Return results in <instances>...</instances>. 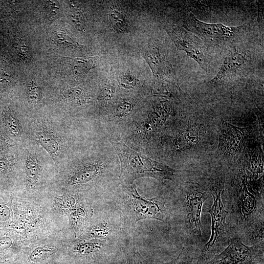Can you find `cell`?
I'll list each match as a JSON object with an SVG mask.
<instances>
[{"label": "cell", "mask_w": 264, "mask_h": 264, "mask_svg": "<svg viewBox=\"0 0 264 264\" xmlns=\"http://www.w3.org/2000/svg\"><path fill=\"white\" fill-rule=\"evenodd\" d=\"M209 191L213 198L211 207L207 211L211 217V234L200 254L193 259L196 264H206L224 249L232 238L226 221L228 212L224 195V176L218 177L210 187Z\"/></svg>", "instance_id": "1"}, {"label": "cell", "mask_w": 264, "mask_h": 264, "mask_svg": "<svg viewBox=\"0 0 264 264\" xmlns=\"http://www.w3.org/2000/svg\"><path fill=\"white\" fill-rule=\"evenodd\" d=\"M120 158L121 171L120 178L125 185L142 177H151L160 182L174 181L175 170L132 150L121 142L112 141Z\"/></svg>", "instance_id": "2"}, {"label": "cell", "mask_w": 264, "mask_h": 264, "mask_svg": "<svg viewBox=\"0 0 264 264\" xmlns=\"http://www.w3.org/2000/svg\"><path fill=\"white\" fill-rule=\"evenodd\" d=\"M233 182L229 208L240 233L252 221L264 215V199L250 186L244 170L240 171Z\"/></svg>", "instance_id": "3"}, {"label": "cell", "mask_w": 264, "mask_h": 264, "mask_svg": "<svg viewBox=\"0 0 264 264\" xmlns=\"http://www.w3.org/2000/svg\"><path fill=\"white\" fill-rule=\"evenodd\" d=\"M125 186L127 196L124 200L116 202V209L124 222L132 225L143 219L166 221L169 212L160 196L146 198L139 195L132 184Z\"/></svg>", "instance_id": "4"}, {"label": "cell", "mask_w": 264, "mask_h": 264, "mask_svg": "<svg viewBox=\"0 0 264 264\" xmlns=\"http://www.w3.org/2000/svg\"><path fill=\"white\" fill-rule=\"evenodd\" d=\"M210 192L202 185L186 181L181 187L177 206L186 232L198 241L202 240L201 214Z\"/></svg>", "instance_id": "5"}, {"label": "cell", "mask_w": 264, "mask_h": 264, "mask_svg": "<svg viewBox=\"0 0 264 264\" xmlns=\"http://www.w3.org/2000/svg\"><path fill=\"white\" fill-rule=\"evenodd\" d=\"M184 28L199 38L204 46L209 47H220L232 43L242 31L243 26H228L221 23H206L190 14L185 20Z\"/></svg>", "instance_id": "6"}, {"label": "cell", "mask_w": 264, "mask_h": 264, "mask_svg": "<svg viewBox=\"0 0 264 264\" xmlns=\"http://www.w3.org/2000/svg\"><path fill=\"white\" fill-rule=\"evenodd\" d=\"M261 260H264V249L246 245L238 235L206 264H252Z\"/></svg>", "instance_id": "7"}, {"label": "cell", "mask_w": 264, "mask_h": 264, "mask_svg": "<svg viewBox=\"0 0 264 264\" xmlns=\"http://www.w3.org/2000/svg\"><path fill=\"white\" fill-rule=\"evenodd\" d=\"M166 30L177 49L185 52L202 69L206 70L204 45L202 41L184 27L174 26Z\"/></svg>", "instance_id": "8"}, {"label": "cell", "mask_w": 264, "mask_h": 264, "mask_svg": "<svg viewBox=\"0 0 264 264\" xmlns=\"http://www.w3.org/2000/svg\"><path fill=\"white\" fill-rule=\"evenodd\" d=\"M247 129L221 121L218 151L224 154L235 156L242 149L247 135Z\"/></svg>", "instance_id": "9"}, {"label": "cell", "mask_w": 264, "mask_h": 264, "mask_svg": "<svg viewBox=\"0 0 264 264\" xmlns=\"http://www.w3.org/2000/svg\"><path fill=\"white\" fill-rule=\"evenodd\" d=\"M121 217L115 218L110 215H104L93 224L90 225L84 233L87 239L104 240L113 242L117 240L121 231Z\"/></svg>", "instance_id": "10"}, {"label": "cell", "mask_w": 264, "mask_h": 264, "mask_svg": "<svg viewBox=\"0 0 264 264\" xmlns=\"http://www.w3.org/2000/svg\"><path fill=\"white\" fill-rule=\"evenodd\" d=\"M247 61L245 56L237 52L236 47H234L224 58L219 71L210 83L219 84L225 81L241 71Z\"/></svg>", "instance_id": "11"}, {"label": "cell", "mask_w": 264, "mask_h": 264, "mask_svg": "<svg viewBox=\"0 0 264 264\" xmlns=\"http://www.w3.org/2000/svg\"><path fill=\"white\" fill-rule=\"evenodd\" d=\"M112 242L101 239L81 241L76 243L74 252L84 256H95L104 260L109 256L111 250Z\"/></svg>", "instance_id": "12"}, {"label": "cell", "mask_w": 264, "mask_h": 264, "mask_svg": "<svg viewBox=\"0 0 264 264\" xmlns=\"http://www.w3.org/2000/svg\"><path fill=\"white\" fill-rule=\"evenodd\" d=\"M240 234V237L246 239L251 246L264 249V215L252 221Z\"/></svg>", "instance_id": "13"}, {"label": "cell", "mask_w": 264, "mask_h": 264, "mask_svg": "<svg viewBox=\"0 0 264 264\" xmlns=\"http://www.w3.org/2000/svg\"><path fill=\"white\" fill-rule=\"evenodd\" d=\"M147 53V59L155 79L158 81L162 82L165 77L170 73L169 66L156 46H151Z\"/></svg>", "instance_id": "14"}, {"label": "cell", "mask_w": 264, "mask_h": 264, "mask_svg": "<svg viewBox=\"0 0 264 264\" xmlns=\"http://www.w3.org/2000/svg\"><path fill=\"white\" fill-rule=\"evenodd\" d=\"M100 172V168L96 165L86 166L72 174L68 179V183L78 185L88 183L95 178Z\"/></svg>", "instance_id": "15"}, {"label": "cell", "mask_w": 264, "mask_h": 264, "mask_svg": "<svg viewBox=\"0 0 264 264\" xmlns=\"http://www.w3.org/2000/svg\"><path fill=\"white\" fill-rule=\"evenodd\" d=\"M36 140L51 156L56 154L59 150L57 137L48 130H43L38 132Z\"/></svg>", "instance_id": "16"}, {"label": "cell", "mask_w": 264, "mask_h": 264, "mask_svg": "<svg viewBox=\"0 0 264 264\" xmlns=\"http://www.w3.org/2000/svg\"><path fill=\"white\" fill-rule=\"evenodd\" d=\"M42 166L37 158L32 154H29L25 163V174L28 183H35L41 173Z\"/></svg>", "instance_id": "17"}, {"label": "cell", "mask_w": 264, "mask_h": 264, "mask_svg": "<svg viewBox=\"0 0 264 264\" xmlns=\"http://www.w3.org/2000/svg\"><path fill=\"white\" fill-rule=\"evenodd\" d=\"M109 17L111 27L116 32L124 33L128 32L129 28L128 21L122 13L113 10L110 13Z\"/></svg>", "instance_id": "18"}, {"label": "cell", "mask_w": 264, "mask_h": 264, "mask_svg": "<svg viewBox=\"0 0 264 264\" xmlns=\"http://www.w3.org/2000/svg\"><path fill=\"white\" fill-rule=\"evenodd\" d=\"M73 65L75 74L82 75L87 73L94 67V62L91 58L67 57Z\"/></svg>", "instance_id": "19"}, {"label": "cell", "mask_w": 264, "mask_h": 264, "mask_svg": "<svg viewBox=\"0 0 264 264\" xmlns=\"http://www.w3.org/2000/svg\"><path fill=\"white\" fill-rule=\"evenodd\" d=\"M91 215L89 209H87L83 206H76L71 210L70 217L73 224L77 227L86 221Z\"/></svg>", "instance_id": "20"}, {"label": "cell", "mask_w": 264, "mask_h": 264, "mask_svg": "<svg viewBox=\"0 0 264 264\" xmlns=\"http://www.w3.org/2000/svg\"><path fill=\"white\" fill-rule=\"evenodd\" d=\"M53 40L57 44L63 47L79 48L82 47L68 34L62 31H56L53 35Z\"/></svg>", "instance_id": "21"}, {"label": "cell", "mask_w": 264, "mask_h": 264, "mask_svg": "<svg viewBox=\"0 0 264 264\" xmlns=\"http://www.w3.org/2000/svg\"><path fill=\"white\" fill-rule=\"evenodd\" d=\"M5 123L10 132L14 135H19L21 133V127L14 114L10 110H6L4 114Z\"/></svg>", "instance_id": "22"}, {"label": "cell", "mask_w": 264, "mask_h": 264, "mask_svg": "<svg viewBox=\"0 0 264 264\" xmlns=\"http://www.w3.org/2000/svg\"><path fill=\"white\" fill-rule=\"evenodd\" d=\"M55 252V249L52 248L38 247L31 253L30 260L34 263L40 262L53 254Z\"/></svg>", "instance_id": "23"}, {"label": "cell", "mask_w": 264, "mask_h": 264, "mask_svg": "<svg viewBox=\"0 0 264 264\" xmlns=\"http://www.w3.org/2000/svg\"><path fill=\"white\" fill-rule=\"evenodd\" d=\"M27 94L28 100L32 104L36 105L40 101L41 89L32 80L27 84Z\"/></svg>", "instance_id": "24"}, {"label": "cell", "mask_w": 264, "mask_h": 264, "mask_svg": "<svg viewBox=\"0 0 264 264\" xmlns=\"http://www.w3.org/2000/svg\"><path fill=\"white\" fill-rule=\"evenodd\" d=\"M70 18L77 29L80 31L86 30L85 19L80 10L73 8L70 12Z\"/></svg>", "instance_id": "25"}, {"label": "cell", "mask_w": 264, "mask_h": 264, "mask_svg": "<svg viewBox=\"0 0 264 264\" xmlns=\"http://www.w3.org/2000/svg\"><path fill=\"white\" fill-rule=\"evenodd\" d=\"M45 9L50 18L57 16L60 12V7L57 1L46 0L44 2Z\"/></svg>", "instance_id": "26"}, {"label": "cell", "mask_w": 264, "mask_h": 264, "mask_svg": "<svg viewBox=\"0 0 264 264\" xmlns=\"http://www.w3.org/2000/svg\"><path fill=\"white\" fill-rule=\"evenodd\" d=\"M17 48L19 55L22 60L26 62L30 60L31 56L28 48L23 40L20 39L18 41Z\"/></svg>", "instance_id": "27"}, {"label": "cell", "mask_w": 264, "mask_h": 264, "mask_svg": "<svg viewBox=\"0 0 264 264\" xmlns=\"http://www.w3.org/2000/svg\"><path fill=\"white\" fill-rule=\"evenodd\" d=\"M137 80L133 76L126 74L122 76L121 80V85L125 88H130L135 87Z\"/></svg>", "instance_id": "28"}, {"label": "cell", "mask_w": 264, "mask_h": 264, "mask_svg": "<svg viewBox=\"0 0 264 264\" xmlns=\"http://www.w3.org/2000/svg\"><path fill=\"white\" fill-rule=\"evenodd\" d=\"M176 259L174 260L169 263L166 264H174L176 263ZM126 264H150L146 261L141 255L138 253L136 252L133 254L127 262Z\"/></svg>", "instance_id": "29"}, {"label": "cell", "mask_w": 264, "mask_h": 264, "mask_svg": "<svg viewBox=\"0 0 264 264\" xmlns=\"http://www.w3.org/2000/svg\"><path fill=\"white\" fill-rule=\"evenodd\" d=\"M132 105L129 102H123L120 104L116 110V115L119 117L126 116L132 110Z\"/></svg>", "instance_id": "30"}, {"label": "cell", "mask_w": 264, "mask_h": 264, "mask_svg": "<svg viewBox=\"0 0 264 264\" xmlns=\"http://www.w3.org/2000/svg\"><path fill=\"white\" fill-rule=\"evenodd\" d=\"M12 244V240L9 237L4 236L0 238V253L10 248Z\"/></svg>", "instance_id": "31"}, {"label": "cell", "mask_w": 264, "mask_h": 264, "mask_svg": "<svg viewBox=\"0 0 264 264\" xmlns=\"http://www.w3.org/2000/svg\"><path fill=\"white\" fill-rule=\"evenodd\" d=\"M10 216L9 208L3 203H0V221H5Z\"/></svg>", "instance_id": "32"}, {"label": "cell", "mask_w": 264, "mask_h": 264, "mask_svg": "<svg viewBox=\"0 0 264 264\" xmlns=\"http://www.w3.org/2000/svg\"><path fill=\"white\" fill-rule=\"evenodd\" d=\"M115 92V88L109 85L106 86L103 89L101 98L104 100H110L113 97Z\"/></svg>", "instance_id": "33"}, {"label": "cell", "mask_w": 264, "mask_h": 264, "mask_svg": "<svg viewBox=\"0 0 264 264\" xmlns=\"http://www.w3.org/2000/svg\"><path fill=\"white\" fill-rule=\"evenodd\" d=\"M82 89L79 88H74L65 90L63 92V95L66 98H73L81 93Z\"/></svg>", "instance_id": "34"}, {"label": "cell", "mask_w": 264, "mask_h": 264, "mask_svg": "<svg viewBox=\"0 0 264 264\" xmlns=\"http://www.w3.org/2000/svg\"><path fill=\"white\" fill-rule=\"evenodd\" d=\"M183 247L182 248V251H183ZM182 254V253H181ZM181 257V256H180ZM179 258V259H180ZM179 260L175 264H196L194 262V260H193V259H192L190 260H187V261H180V262H178Z\"/></svg>", "instance_id": "35"}, {"label": "cell", "mask_w": 264, "mask_h": 264, "mask_svg": "<svg viewBox=\"0 0 264 264\" xmlns=\"http://www.w3.org/2000/svg\"><path fill=\"white\" fill-rule=\"evenodd\" d=\"M6 145L5 141L2 136L0 134V150L2 149Z\"/></svg>", "instance_id": "36"}, {"label": "cell", "mask_w": 264, "mask_h": 264, "mask_svg": "<svg viewBox=\"0 0 264 264\" xmlns=\"http://www.w3.org/2000/svg\"><path fill=\"white\" fill-rule=\"evenodd\" d=\"M252 264H264V260L258 261L253 263Z\"/></svg>", "instance_id": "37"}]
</instances>
